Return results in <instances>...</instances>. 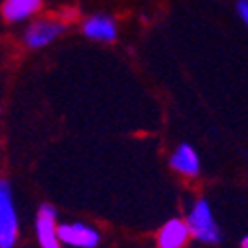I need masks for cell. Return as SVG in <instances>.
<instances>
[{
  "instance_id": "6da1fadb",
  "label": "cell",
  "mask_w": 248,
  "mask_h": 248,
  "mask_svg": "<svg viewBox=\"0 0 248 248\" xmlns=\"http://www.w3.org/2000/svg\"><path fill=\"white\" fill-rule=\"evenodd\" d=\"M185 224H187V229H189V234L201 242L215 244L220 240V231H218V224L213 217L211 204L202 199L193 204V209H191L187 220H185Z\"/></svg>"
},
{
  "instance_id": "7a4b0ae2",
  "label": "cell",
  "mask_w": 248,
  "mask_h": 248,
  "mask_svg": "<svg viewBox=\"0 0 248 248\" xmlns=\"http://www.w3.org/2000/svg\"><path fill=\"white\" fill-rule=\"evenodd\" d=\"M18 238V217L8 181H0V248H14Z\"/></svg>"
},
{
  "instance_id": "3957f363",
  "label": "cell",
  "mask_w": 248,
  "mask_h": 248,
  "mask_svg": "<svg viewBox=\"0 0 248 248\" xmlns=\"http://www.w3.org/2000/svg\"><path fill=\"white\" fill-rule=\"evenodd\" d=\"M58 240L60 244L64 242L68 246H76V248H95L99 244V234L95 229L88 224H62L58 226Z\"/></svg>"
},
{
  "instance_id": "277c9868",
  "label": "cell",
  "mask_w": 248,
  "mask_h": 248,
  "mask_svg": "<svg viewBox=\"0 0 248 248\" xmlns=\"http://www.w3.org/2000/svg\"><path fill=\"white\" fill-rule=\"evenodd\" d=\"M64 32V24L62 22H56V20H48V18H42V20H36L32 22L24 34L26 38V46L28 48H44L48 46L50 42Z\"/></svg>"
},
{
  "instance_id": "5b68a950",
  "label": "cell",
  "mask_w": 248,
  "mask_h": 248,
  "mask_svg": "<svg viewBox=\"0 0 248 248\" xmlns=\"http://www.w3.org/2000/svg\"><path fill=\"white\" fill-rule=\"evenodd\" d=\"M36 236L42 248H60L58 240V222L52 204H42L36 217Z\"/></svg>"
},
{
  "instance_id": "8992f818",
  "label": "cell",
  "mask_w": 248,
  "mask_h": 248,
  "mask_svg": "<svg viewBox=\"0 0 248 248\" xmlns=\"http://www.w3.org/2000/svg\"><path fill=\"white\" fill-rule=\"evenodd\" d=\"M189 229L185 220L181 218H173L169 222L163 224V229L159 231L157 236V246L159 248H183L189 240Z\"/></svg>"
},
{
  "instance_id": "52a82bcc",
  "label": "cell",
  "mask_w": 248,
  "mask_h": 248,
  "mask_svg": "<svg viewBox=\"0 0 248 248\" xmlns=\"http://www.w3.org/2000/svg\"><path fill=\"white\" fill-rule=\"evenodd\" d=\"M171 167L185 177H195V175H199L201 161L191 145H181L171 157Z\"/></svg>"
},
{
  "instance_id": "ba28073f",
  "label": "cell",
  "mask_w": 248,
  "mask_h": 248,
  "mask_svg": "<svg viewBox=\"0 0 248 248\" xmlns=\"http://www.w3.org/2000/svg\"><path fill=\"white\" fill-rule=\"evenodd\" d=\"M42 6V0H4L2 16L8 22H22L36 14Z\"/></svg>"
},
{
  "instance_id": "9c48e42d",
  "label": "cell",
  "mask_w": 248,
  "mask_h": 248,
  "mask_svg": "<svg viewBox=\"0 0 248 248\" xmlns=\"http://www.w3.org/2000/svg\"><path fill=\"white\" fill-rule=\"evenodd\" d=\"M84 34L92 40L111 42L115 40V22L108 16H92L84 22Z\"/></svg>"
},
{
  "instance_id": "30bf717a",
  "label": "cell",
  "mask_w": 248,
  "mask_h": 248,
  "mask_svg": "<svg viewBox=\"0 0 248 248\" xmlns=\"http://www.w3.org/2000/svg\"><path fill=\"white\" fill-rule=\"evenodd\" d=\"M236 12L240 14L242 22H246V20H248V0H238V2H236Z\"/></svg>"
},
{
  "instance_id": "8fae6325",
  "label": "cell",
  "mask_w": 248,
  "mask_h": 248,
  "mask_svg": "<svg viewBox=\"0 0 248 248\" xmlns=\"http://www.w3.org/2000/svg\"><path fill=\"white\" fill-rule=\"evenodd\" d=\"M240 246H242V248H248V238H246V236L242 238V244H240Z\"/></svg>"
}]
</instances>
